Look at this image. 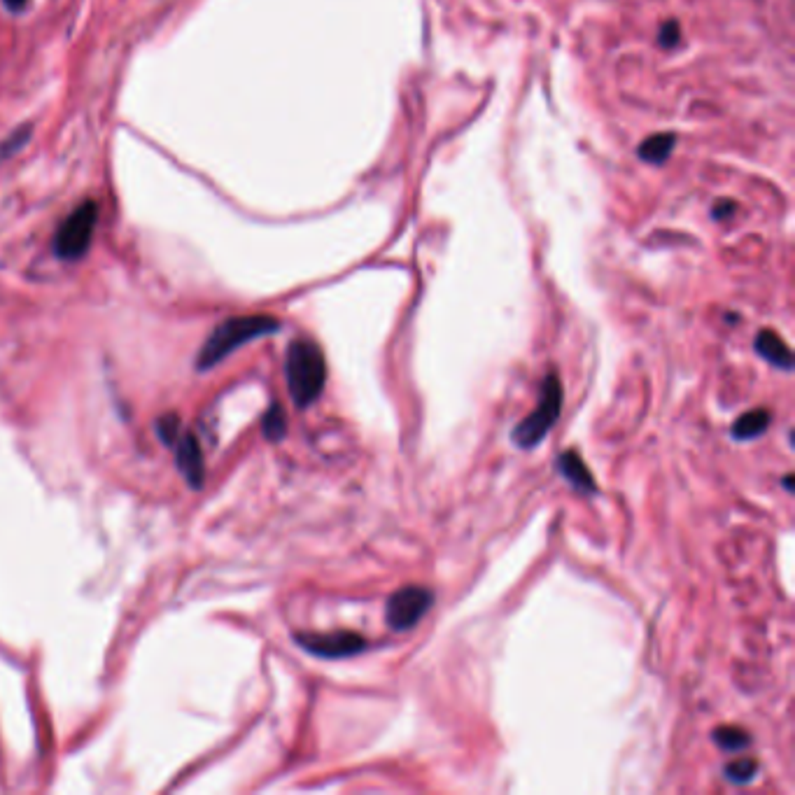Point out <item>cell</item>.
<instances>
[{
    "instance_id": "cell-3",
    "label": "cell",
    "mask_w": 795,
    "mask_h": 795,
    "mask_svg": "<svg viewBox=\"0 0 795 795\" xmlns=\"http://www.w3.org/2000/svg\"><path fill=\"white\" fill-rule=\"evenodd\" d=\"M560 411H562V383L560 376L555 374V371H551V374H546L544 383H541L539 388L537 408H534V411L511 432L513 443L525 450L539 446V443L544 441V436L551 432L555 422H558Z\"/></svg>"
},
{
    "instance_id": "cell-6",
    "label": "cell",
    "mask_w": 795,
    "mask_h": 795,
    "mask_svg": "<svg viewBox=\"0 0 795 795\" xmlns=\"http://www.w3.org/2000/svg\"><path fill=\"white\" fill-rule=\"evenodd\" d=\"M294 642H297L304 651L313 653V656L329 660L357 656V653L367 649V639L357 635V632H348V630L325 632V635L301 632V635H294Z\"/></svg>"
},
{
    "instance_id": "cell-9",
    "label": "cell",
    "mask_w": 795,
    "mask_h": 795,
    "mask_svg": "<svg viewBox=\"0 0 795 795\" xmlns=\"http://www.w3.org/2000/svg\"><path fill=\"white\" fill-rule=\"evenodd\" d=\"M754 346H756V353L761 355L763 360H768L772 367L784 369V371L793 369V353L779 334L770 332V329H763V332L756 336Z\"/></svg>"
},
{
    "instance_id": "cell-17",
    "label": "cell",
    "mask_w": 795,
    "mask_h": 795,
    "mask_svg": "<svg viewBox=\"0 0 795 795\" xmlns=\"http://www.w3.org/2000/svg\"><path fill=\"white\" fill-rule=\"evenodd\" d=\"M658 40H660V45L667 47V49L677 47L679 40H681V28H679L677 21H665V24L660 26Z\"/></svg>"
},
{
    "instance_id": "cell-4",
    "label": "cell",
    "mask_w": 795,
    "mask_h": 795,
    "mask_svg": "<svg viewBox=\"0 0 795 795\" xmlns=\"http://www.w3.org/2000/svg\"><path fill=\"white\" fill-rule=\"evenodd\" d=\"M98 224V203L84 201L70 213L54 234V252L63 262H77L94 243Z\"/></svg>"
},
{
    "instance_id": "cell-14",
    "label": "cell",
    "mask_w": 795,
    "mask_h": 795,
    "mask_svg": "<svg viewBox=\"0 0 795 795\" xmlns=\"http://www.w3.org/2000/svg\"><path fill=\"white\" fill-rule=\"evenodd\" d=\"M756 772H758V763L754 758H740V761L728 763L723 775H726L730 784H749L751 779L756 777Z\"/></svg>"
},
{
    "instance_id": "cell-11",
    "label": "cell",
    "mask_w": 795,
    "mask_h": 795,
    "mask_svg": "<svg viewBox=\"0 0 795 795\" xmlns=\"http://www.w3.org/2000/svg\"><path fill=\"white\" fill-rule=\"evenodd\" d=\"M674 145H677V136L674 133H656V136L646 138L639 145V157L649 161V164H663L672 154Z\"/></svg>"
},
{
    "instance_id": "cell-7",
    "label": "cell",
    "mask_w": 795,
    "mask_h": 795,
    "mask_svg": "<svg viewBox=\"0 0 795 795\" xmlns=\"http://www.w3.org/2000/svg\"><path fill=\"white\" fill-rule=\"evenodd\" d=\"M175 464H178L180 474L185 476L189 488H203V481H206V460H203L201 443L192 432H182L180 439L175 441Z\"/></svg>"
},
{
    "instance_id": "cell-13",
    "label": "cell",
    "mask_w": 795,
    "mask_h": 795,
    "mask_svg": "<svg viewBox=\"0 0 795 795\" xmlns=\"http://www.w3.org/2000/svg\"><path fill=\"white\" fill-rule=\"evenodd\" d=\"M714 742L726 751H740L751 744V735L737 726H721L714 730Z\"/></svg>"
},
{
    "instance_id": "cell-2",
    "label": "cell",
    "mask_w": 795,
    "mask_h": 795,
    "mask_svg": "<svg viewBox=\"0 0 795 795\" xmlns=\"http://www.w3.org/2000/svg\"><path fill=\"white\" fill-rule=\"evenodd\" d=\"M287 390L297 408H308L322 395L327 383L325 353L311 339H294L285 355Z\"/></svg>"
},
{
    "instance_id": "cell-10",
    "label": "cell",
    "mask_w": 795,
    "mask_h": 795,
    "mask_svg": "<svg viewBox=\"0 0 795 795\" xmlns=\"http://www.w3.org/2000/svg\"><path fill=\"white\" fill-rule=\"evenodd\" d=\"M770 420H772L770 411H765V408H754V411H747L735 420L730 434H733L735 441H751L756 439V436L765 434V429L770 427Z\"/></svg>"
},
{
    "instance_id": "cell-12",
    "label": "cell",
    "mask_w": 795,
    "mask_h": 795,
    "mask_svg": "<svg viewBox=\"0 0 795 795\" xmlns=\"http://www.w3.org/2000/svg\"><path fill=\"white\" fill-rule=\"evenodd\" d=\"M262 432L269 441H283L285 434H287V415L283 411V406L278 404V401H273L269 406V411L264 413L262 418Z\"/></svg>"
},
{
    "instance_id": "cell-20",
    "label": "cell",
    "mask_w": 795,
    "mask_h": 795,
    "mask_svg": "<svg viewBox=\"0 0 795 795\" xmlns=\"http://www.w3.org/2000/svg\"><path fill=\"white\" fill-rule=\"evenodd\" d=\"M784 485H786V490H789V492H793V476H791V474H789V476H786V478H784Z\"/></svg>"
},
{
    "instance_id": "cell-5",
    "label": "cell",
    "mask_w": 795,
    "mask_h": 795,
    "mask_svg": "<svg viewBox=\"0 0 795 795\" xmlns=\"http://www.w3.org/2000/svg\"><path fill=\"white\" fill-rule=\"evenodd\" d=\"M432 604L434 593L429 588L404 586L390 595L388 607H385V618H388L392 630H411L427 616Z\"/></svg>"
},
{
    "instance_id": "cell-15",
    "label": "cell",
    "mask_w": 795,
    "mask_h": 795,
    "mask_svg": "<svg viewBox=\"0 0 795 795\" xmlns=\"http://www.w3.org/2000/svg\"><path fill=\"white\" fill-rule=\"evenodd\" d=\"M154 429H157V436L161 439V443H164V446H175V441H178L180 434H182V422H180V418L175 413H166V415H161V418L157 420V425H154Z\"/></svg>"
},
{
    "instance_id": "cell-8",
    "label": "cell",
    "mask_w": 795,
    "mask_h": 795,
    "mask_svg": "<svg viewBox=\"0 0 795 795\" xmlns=\"http://www.w3.org/2000/svg\"><path fill=\"white\" fill-rule=\"evenodd\" d=\"M558 471L562 474V478L579 492V495H595L597 492L595 478L576 450H565V453L558 457Z\"/></svg>"
},
{
    "instance_id": "cell-19",
    "label": "cell",
    "mask_w": 795,
    "mask_h": 795,
    "mask_svg": "<svg viewBox=\"0 0 795 795\" xmlns=\"http://www.w3.org/2000/svg\"><path fill=\"white\" fill-rule=\"evenodd\" d=\"M3 3L7 5V10H10V12H24L26 5H28V0H3Z\"/></svg>"
},
{
    "instance_id": "cell-16",
    "label": "cell",
    "mask_w": 795,
    "mask_h": 795,
    "mask_svg": "<svg viewBox=\"0 0 795 795\" xmlns=\"http://www.w3.org/2000/svg\"><path fill=\"white\" fill-rule=\"evenodd\" d=\"M31 133H33L31 124H24V126H19V129H14L10 136L0 143V159H10L12 154L21 152V147L31 140Z\"/></svg>"
},
{
    "instance_id": "cell-1",
    "label": "cell",
    "mask_w": 795,
    "mask_h": 795,
    "mask_svg": "<svg viewBox=\"0 0 795 795\" xmlns=\"http://www.w3.org/2000/svg\"><path fill=\"white\" fill-rule=\"evenodd\" d=\"M278 329L280 322L271 318V315H238V318L224 320L213 329V334L201 346L199 357H196V369H215L217 364L227 360L234 350L245 346V343L276 334Z\"/></svg>"
},
{
    "instance_id": "cell-18",
    "label": "cell",
    "mask_w": 795,
    "mask_h": 795,
    "mask_svg": "<svg viewBox=\"0 0 795 795\" xmlns=\"http://www.w3.org/2000/svg\"><path fill=\"white\" fill-rule=\"evenodd\" d=\"M735 201H716L714 203V217L716 220H726V217H730L735 213Z\"/></svg>"
}]
</instances>
